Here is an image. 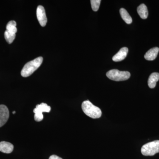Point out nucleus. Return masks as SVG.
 <instances>
[{
    "label": "nucleus",
    "mask_w": 159,
    "mask_h": 159,
    "mask_svg": "<svg viewBox=\"0 0 159 159\" xmlns=\"http://www.w3.org/2000/svg\"><path fill=\"white\" fill-rule=\"evenodd\" d=\"M43 61V57H39L27 63L21 71V75L24 77H29L40 66Z\"/></svg>",
    "instance_id": "1"
},
{
    "label": "nucleus",
    "mask_w": 159,
    "mask_h": 159,
    "mask_svg": "<svg viewBox=\"0 0 159 159\" xmlns=\"http://www.w3.org/2000/svg\"><path fill=\"white\" fill-rule=\"evenodd\" d=\"M81 107L84 113L93 119H98L102 115V112L100 109L94 105L89 100L84 101Z\"/></svg>",
    "instance_id": "2"
},
{
    "label": "nucleus",
    "mask_w": 159,
    "mask_h": 159,
    "mask_svg": "<svg viewBox=\"0 0 159 159\" xmlns=\"http://www.w3.org/2000/svg\"><path fill=\"white\" fill-rule=\"evenodd\" d=\"M142 155L145 156H152L159 152V140L148 142L142 146L141 149Z\"/></svg>",
    "instance_id": "3"
},
{
    "label": "nucleus",
    "mask_w": 159,
    "mask_h": 159,
    "mask_svg": "<svg viewBox=\"0 0 159 159\" xmlns=\"http://www.w3.org/2000/svg\"><path fill=\"white\" fill-rule=\"evenodd\" d=\"M109 79L114 81H124L129 79L130 74L128 71H121L118 70H112L106 74Z\"/></svg>",
    "instance_id": "4"
},
{
    "label": "nucleus",
    "mask_w": 159,
    "mask_h": 159,
    "mask_svg": "<svg viewBox=\"0 0 159 159\" xmlns=\"http://www.w3.org/2000/svg\"><path fill=\"white\" fill-rule=\"evenodd\" d=\"M51 110V107L49 106L45 103H42L36 105V108L33 110L34 113V120L36 122H40L43 119V112H50Z\"/></svg>",
    "instance_id": "5"
},
{
    "label": "nucleus",
    "mask_w": 159,
    "mask_h": 159,
    "mask_svg": "<svg viewBox=\"0 0 159 159\" xmlns=\"http://www.w3.org/2000/svg\"><path fill=\"white\" fill-rule=\"evenodd\" d=\"M36 16L40 25L42 27L45 26L48 21V19L46 16L45 10L43 6H38L36 10Z\"/></svg>",
    "instance_id": "6"
},
{
    "label": "nucleus",
    "mask_w": 159,
    "mask_h": 159,
    "mask_svg": "<svg viewBox=\"0 0 159 159\" xmlns=\"http://www.w3.org/2000/svg\"><path fill=\"white\" fill-rule=\"evenodd\" d=\"M9 116V109L6 105H0V127L5 125Z\"/></svg>",
    "instance_id": "7"
},
{
    "label": "nucleus",
    "mask_w": 159,
    "mask_h": 159,
    "mask_svg": "<svg viewBox=\"0 0 159 159\" xmlns=\"http://www.w3.org/2000/svg\"><path fill=\"white\" fill-rule=\"evenodd\" d=\"M128 52V49L127 48H122L116 55H114L112 58L113 61L116 62L122 61L126 57Z\"/></svg>",
    "instance_id": "8"
},
{
    "label": "nucleus",
    "mask_w": 159,
    "mask_h": 159,
    "mask_svg": "<svg viewBox=\"0 0 159 159\" xmlns=\"http://www.w3.org/2000/svg\"><path fill=\"white\" fill-rule=\"evenodd\" d=\"M14 148L12 144L9 142H0V151L6 153H10L12 152Z\"/></svg>",
    "instance_id": "9"
},
{
    "label": "nucleus",
    "mask_w": 159,
    "mask_h": 159,
    "mask_svg": "<svg viewBox=\"0 0 159 159\" xmlns=\"http://www.w3.org/2000/svg\"><path fill=\"white\" fill-rule=\"evenodd\" d=\"M159 51V48H157V47L150 49L145 54V56H144L145 59L148 61L154 60L156 59L157 56Z\"/></svg>",
    "instance_id": "10"
},
{
    "label": "nucleus",
    "mask_w": 159,
    "mask_h": 159,
    "mask_svg": "<svg viewBox=\"0 0 159 159\" xmlns=\"http://www.w3.org/2000/svg\"><path fill=\"white\" fill-rule=\"evenodd\" d=\"M159 80V74L153 73L149 76L148 79V85L151 89L154 88L156 85L157 82Z\"/></svg>",
    "instance_id": "11"
},
{
    "label": "nucleus",
    "mask_w": 159,
    "mask_h": 159,
    "mask_svg": "<svg viewBox=\"0 0 159 159\" xmlns=\"http://www.w3.org/2000/svg\"><path fill=\"white\" fill-rule=\"evenodd\" d=\"M137 11L141 18L146 19L148 17V9L147 6L145 4H142L140 5L137 8Z\"/></svg>",
    "instance_id": "12"
},
{
    "label": "nucleus",
    "mask_w": 159,
    "mask_h": 159,
    "mask_svg": "<svg viewBox=\"0 0 159 159\" xmlns=\"http://www.w3.org/2000/svg\"><path fill=\"white\" fill-rule=\"evenodd\" d=\"M120 13L122 19L126 24H131L132 22V19L125 9L121 8L120 9Z\"/></svg>",
    "instance_id": "13"
},
{
    "label": "nucleus",
    "mask_w": 159,
    "mask_h": 159,
    "mask_svg": "<svg viewBox=\"0 0 159 159\" xmlns=\"http://www.w3.org/2000/svg\"><path fill=\"white\" fill-rule=\"evenodd\" d=\"M16 26V21L14 20L10 21L6 25V31H9L11 33L16 34L17 31Z\"/></svg>",
    "instance_id": "14"
},
{
    "label": "nucleus",
    "mask_w": 159,
    "mask_h": 159,
    "mask_svg": "<svg viewBox=\"0 0 159 159\" xmlns=\"http://www.w3.org/2000/svg\"><path fill=\"white\" fill-rule=\"evenodd\" d=\"M4 36H5V39L7 42L9 43V44H11L13 42L15 39L16 34L11 33L6 30L5 32V34H4Z\"/></svg>",
    "instance_id": "15"
},
{
    "label": "nucleus",
    "mask_w": 159,
    "mask_h": 159,
    "mask_svg": "<svg viewBox=\"0 0 159 159\" xmlns=\"http://www.w3.org/2000/svg\"><path fill=\"white\" fill-rule=\"evenodd\" d=\"M100 2H101L100 0H91V6L94 11H98L100 6Z\"/></svg>",
    "instance_id": "16"
},
{
    "label": "nucleus",
    "mask_w": 159,
    "mask_h": 159,
    "mask_svg": "<svg viewBox=\"0 0 159 159\" xmlns=\"http://www.w3.org/2000/svg\"><path fill=\"white\" fill-rule=\"evenodd\" d=\"M49 159H62L60 157L57 156L55 155H53L51 156V157H49Z\"/></svg>",
    "instance_id": "17"
},
{
    "label": "nucleus",
    "mask_w": 159,
    "mask_h": 159,
    "mask_svg": "<svg viewBox=\"0 0 159 159\" xmlns=\"http://www.w3.org/2000/svg\"><path fill=\"white\" fill-rule=\"evenodd\" d=\"M16 113L15 111H14L12 112V114H15Z\"/></svg>",
    "instance_id": "18"
}]
</instances>
